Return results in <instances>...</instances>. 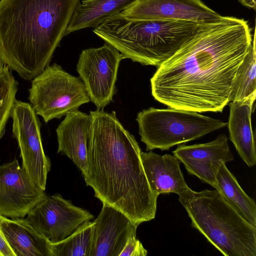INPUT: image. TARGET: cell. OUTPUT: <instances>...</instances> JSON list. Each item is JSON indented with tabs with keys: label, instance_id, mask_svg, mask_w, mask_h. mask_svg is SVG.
Segmentation results:
<instances>
[{
	"label": "cell",
	"instance_id": "cell-16",
	"mask_svg": "<svg viewBox=\"0 0 256 256\" xmlns=\"http://www.w3.org/2000/svg\"><path fill=\"white\" fill-rule=\"evenodd\" d=\"M140 158L149 186L157 196L170 193L179 195L190 188L180 170V161L174 156L141 150Z\"/></svg>",
	"mask_w": 256,
	"mask_h": 256
},
{
	"label": "cell",
	"instance_id": "cell-21",
	"mask_svg": "<svg viewBox=\"0 0 256 256\" xmlns=\"http://www.w3.org/2000/svg\"><path fill=\"white\" fill-rule=\"evenodd\" d=\"M256 54L255 34L248 52L235 76L230 96V102L240 101L256 97Z\"/></svg>",
	"mask_w": 256,
	"mask_h": 256
},
{
	"label": "cell",
	"instance_id": "cell-25",
	"mask_svg": "<svg viewBox=\"0 0 256 256\" xmlns=\"http://www.w3.org/2000/svg\"><path fill=\"white\" fill-rule=\"evenodd\" d=\"M4 218L0 214V256H16L2 232L1 222Z\"/></svg>",
	"mask_w": 256,
	"mask_h": 256
},
{
	"label": "cell",
	"instance_id": "cell-5",
	"mask_svg": "<svg viewBox=\"0 0 256 256\" xmlns=\"http://www.w3.org/2000/svg\"><path fill=\"white\" fill-rule=\"evenodd\" d=\"M178 201L200 232L225 256H256V226L242 217L216 190L188 188Z\"/></svg>",
	"mask_w": 256,
	"mask_h": 256
},
{
	"label": "cell",
	"instance_id": "cell-7",
	"mask_svg": "<svg viewBox=\"0 0 256 256\" xmlns=\"http://www.w3.org/2000/svg\"><path fill=\"white\" fill-rule=\"evenodd\" d=\"M28 99L36 114L46 122L77 110L90 101L82 79L56 64L47 66L32 79Z\"/></svg>",
	"mask_w": 256,
	"mask_h": 256
},
{
	"label": "cell",
	"instance_id": "cell-27",
	"mask_svg": "<svg viewBox=\"0 0 256 256\" xmlns=\"http://www.w3.org/2000/svg\"><path fill=\"white\" fill-rule=\"evenodd\" d=\"M3 68H4L3 62H2V60L0 58V72L2 70Z\"/></svg>",
	"mask_w": 256,
	"mask_h": 256
},
{
	"label": "cell",
	"instance_id": "cell-12",
	"mask_svg": "<svg viewBox=\"0 0 256 256\" xmlns=\"http://www.w3.org/2000/svg\"><path fill=\"white\" fill-rule=\"evenodd\" d=\"M118 14L131 20H176L196 22L222 16L200 0H136Z\"/></svg>",
	"mask_w": 256,
	"mask_h": 256
},
{
	"label": "cell",
	"instance_id": "cell-9",
	"mask_svg": "<svg viewBox=\"0 0 256 256\" xmlns=\"http://www.w3.org/2000/svg\"><path fill=\"white\" fill-rule=\"evenodd\" d=\"M122 54L106 42L98 48L81 52L76 71L84 82L88 96L98 109L104 108L112 100L115 84Z\"/></svg>",
	"mask_w": 256,
	"mask_h": 256
},
{
	"label": "cell",
	"instance_id": "cell-10",
	"mask_svg": "<svg viewBox=\"0 0 256 256\" xmlns=\"http://www.w3.org/2000/svg\"><path fill=\"white\" fill-rule=\"evenodd\" d=\"M93 218L88 211L56 193L48 196L25 218L38 233L54 244L63 240Z\"/></svg>",
	"mask_w": 256,
	"mask_h": 256
},
{
	"label": "cell",
	"instance_id": "cell-4",
	"mask_svg": "<svg viewBox=\"0 0 256 256\" xmlns=\"http://www.w3.org/2000/svg\"><path fill=\"white\" fill-rule=\"evenodd\" d=\"M198 22L187 20H131L112 14L93 32L124 58L158 67L194 32Z\"/></svg>",
	"mask_w": 256,
	"mask_h": 256
},
{
	"label": "cell",
	"instance_id": "cell-3",
	"mask_svg": "<svg viewBox=\"0 0 256 256\" xmlns=\"http://www.w3.org/2000/svg\"><path fill=\"white\" fill-rule=\"evenodd\" d=\"M80 0H0V58L26 80L48 65Z\"/></svg>",
	"mask_w": 256,
	"mask_h": 256
},
{
	"label": "cell",
	"instance_id": "cell-11",
	"mask_svg": "<svg viewBox=\"0 0 256 256\" xmlns=\"http://www.w3.org/2000/svg\"><path fill=\"white\" fill-rule=\"evenodd\" d=\"M47 197L16 158L0 164V214L10 218H24Z\"/></svg>",
	"mask_w": 256,
	"mask_h": 256
},
{
	"label": "cell",
	"instance_id": "cell-28",
	"mask_svg": "<svg viewBox=\"0 0 256 256\" xmlns=\"http://www.w3.org/2000/svg\"></svg>",
	"mask_w": 256,
	"mask_h": 256
},
{
	"label": "cell",
	"instance_id": "cell-22",
	"mask_svg": "<svg viewBox=\"0 0 256 256\" xmlns=\"http://www.w3.org/2000/svg\"><path fill=\"white\" fill-rule=\"evenodd\" d=\"M94 226L93 221L86 222L63 240L52 243L53 256H90Z\"/></svg>",
	"mask_w": 256,
	"mask_h": 256
},
{
	"label": "cell",
	"instance_id": "cell-8",
	"mask_svg": "<svg viewBox=\"0 0 256 256\" xmlns=\"http://www.w3.org/2000/svg\"><path fill=\"white\" fill-rule=\"evenodd\" d=\"M10 116L12 132L20 148L22 168L38 186L45 190L51 162L43 149L37 114L30 104L16 100Z\"/></svg>",
	"mask_w": 256,
	"mask_h": 256
},
{
	"label": "cell",
	"instance_id": "cell-23",
	"mask_svg": "<svg viewBox=\"0 0 256 256\" xmlns=\"http://www.w3.org/2000/svg\"><path fill=\"white\" fill-rule=\"evenodd\" d=\"M9 68L8 66H4L0 72V139L10 116L18 90V82Z\"/></svg>",
	"mask_w": 256,
	"mask_h": 256
},
{
	"label": "cell",
	"instance_id": "cell-15",
	"mask_svg": "<svg viewBox=\"0 0 256 256\" xmlns=\"http://www.w3.org/2000/svg\"><path fill=\"white\" fill-rule=\"evenodd\" d=\"M92 123L91 114L78 110L68 113L58 126V152L66 156L85 176L88 170V140Z\"/></svg>",
	"mask_w": 256,
	"mask_h": 256
},
{
	"label": "cell",
	"instance_id": "cell-19",
	"mask_svg": "<svg viewBox=\"0 0 256 256\" xmlns=\"http://www.w3.org/2000/svg\"><path fill=\"white\" fill-rule=\"evenodd\" d=\"M136 0H84L76 6L66 35L88 28H95L112 14L124 10Z\"/></svg>",
	"mask_w": 256,
	"mask_h": 256
},
{
	"label": "cell",
	"instance_id": "cell-2",
	"mask_svg": "<svg viewBox=\"0 0 256 256\" xmlns=\"http://www.w3.org/2000/svg\"><path fill=\"white\" fill-rule=\"evenodd\" d=\"M86 184L102 204L126 214L133 224L154 218L158 197L152 190L140 158V148L116 112L90 111Z\"/></svg>",
	"mask_w": 256,
	"mask_h": 256
},
{
	"label": "cell",
	"instance_id": "cell-1",
	"mask_svg": "<svg viewBox=\"0 0 256 256\" xmlns=\"http://www.w3.org/2000/svg\"><path fill=\"white\" fill-rule=\"evenodd\" d=\"M247 21L221 16L198 22L180 48L158 67L152 94L168 108L222 112L252 40Z\"/></svg>",
	"mask_w": 256,
	"mask_h": 256
},
{
	"label": "cell",
	"instance_id": "cell-24",
	"mask_svg": "<svg viewBox=\"0 0 256 256\" xmlns=\"http://www.w3.org/2000/svg\"><path fill=\"white\" fill-rule=\"evenodd\" d=\"M148 251L136 236H130L119 256H146Z\"/></svg>",
	"mask_w": 256,
	"mask_h": 256
},
{
	"label": "cell",
	"instance_id": "cell-6",
	"mask_svg": "<svg viewBox=\"0 0 256 256\" xmlns=\"http://www.w3.org/2000/svg\"><path fill=\"white\" fill-rule=\"evenodd\" d=\"M136 120L146 150H168L224 128L226 122L197 112L168 108H150L138 113Z\"/></svg>",
	"mask_w": 256,
	"mask_h": 256
},
{
	"label": "cell",
	"instance_id": "cell-14",
	"mask_svg": "<svg viewBox=\"0 0 256 256\" xmlns=\"http://www.w3.org/2000/svg\"><path fill=\"white\" fill-rule=\"evenodd\" d=\"M94 224L90 256H119L137 226L118 209L105 204Z\"/></svg>",
	"mask_w": 256,
	"mask_h": 256
},
{
	"label": "cell",
	"instance_id": "cell-20",
	"mask_svg": "<svg viewBox=\"0 0 256 256\" xmlns=\"http://www.w3.org/2000/svg\"><path fill=\"white\" fill-rule=\"evenodd\" d=\"M216 188L246 220L256 226V204L242 190L234 175L223 163L216 177Z\"/></svg>",
	"mask_w": 256,
	"mask_h": 256
},
{
	"label": "cell",
	"instance_id": "cell-18",
	"mask_svg": "<svg viewBox=\"0 0 256 256\" xmlns=\"http://www.w3.org/2000/svg\"><path fill=\"white\" fill-rule=\"evenodd\" d=\"M1 228L16 256H53L52 243L26 218L5 217L2 221Z\"/></svg>",
	"mask_w": 256,
	"mask_h": 256
},
{
	"label": "cell",
	"instance_id": "cell-13",
	"mask_svg": "<svg viewBox=\"0 0 256 256\" xmlns=\"http://www.w3.org/2000/svg\"><path fill=\"white\" fill-rule=\"evenodd\" d=\"M188 172L202 182L216 188V177L221 166L234 160L226 134H219L212 141L187 146L178 144L172 152Z\"/></svg>",
	"mask_w": 256,
	"mask_h": 256
},
{
	"label": "cell",
	"instance_id": "cell-26",
	"mask_svg": "<svg viewBox=\"0 0 256 256\" xmlns=\"http://www.w3.org/2000/svg\"><path fill=\"white\" fill-rule=\"evenodd\" d=\"M243 6L256 10V0H238Z\"/></svg>",
	"mask_w": 256,
	"mask_h": 256
},
{
	"label": "cell",
	"instance_id": "cell-17",
	"mask_svg": "<svg viewBox=\"0 0 256 256\" xmlns=\"http://www.w3.org/2000/svg\"><path fill=\"white\" fill-rule=\"evenodd\" d=\"M256 97L230 102L228 128L230 139L238 154L249 167L256 164V148L251 117Z\"/></svg>",
	"mask_w": 256,
	"mask_h": 256
}]
</instances>
